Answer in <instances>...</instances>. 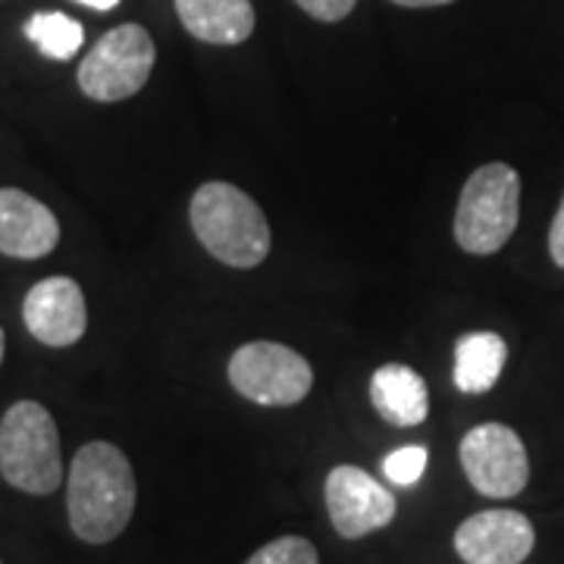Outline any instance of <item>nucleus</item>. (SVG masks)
I'll return each instance as SVG.
<instances>
[{
    "label": "nucleus",
    "mask_w": 564,
    "mask_h": 564,
    "mask_svg": "<svg viewBox=\"0 0 564 564\" xmlns=\"http://www.w3.org/2000/svg\"><path fill=\"white\" fill-rule=\"evenodd\" d=\"M399 7H443V3H455V0H392Z\"/></svg>",
    "instance_id": "obj_21"
},
{
    "label": "nucleus",
    "mask_w": 564,
    "mask_h": 564,
    "mask_svg": "<svg viewBox=\"0 0 564 564\" xmlns=\"http://www.w3.org/2000/svg\"><path fill=\"white\" fill-rule=\"evenodd\" d=\"M533 543V524L511 508L477 511L455 530V552L464 564H524Z\"/></svg>",
    "instance_id": "obj_9"
},
{
    "label": "nucleus",
    "mask_w": 564,
    "mask_h": 564,
    "mask_svg": "<svg viewBox=\"0 0 564 564\" xmlns=\"http://www.w3.org/2000/svg\"><path fill=\"white\" fill-rule=\"evenodd\" d=\"M508 345L499 333H467L455 345V386L467 395H484L502 377Z\"/></svg>",
    "instance_id": "obj_14"
},
{
    "label": "nucleus",
    "mask_w": 564,
    "mask_h": 564,
    "mask_svg": "<svg viewBox=\"0 0 564 564\" xmlns=\"http://www.w3.org/2000/svg\"><path fill=\"white\" fill-rule=\"evenodd\" d=\"M3 348H7V339H3V329H0V364H3Z\"/></svg>",
    "instance_id": "obj_22"
},
{
    "label": "nucleus",
    "mask_w": 564,
    "mask_h": 564,
    "mask_svg": "<svg viewBox=\"0 0 564 564\" xmlns=\"http://www.w3.org/2000/svg\"><path fill=\"white\" fill-rule=\"evenodd\" d=\"M229 383L248 402L289 408L307 399L314 370L289 345L248 343L229 358Z\"/></svg>",
    "instance_id": "obj_6"
},
{
    "label": "nucleus",
    "mask_w": 564,
    "mask_h": 564,
    "mask_svg": "<svg viewBox=\"0 0 564 564\" xmlns=\"http://www.w3.org/2000/svg\"><path fill=\"white\" fill-rule=\"evenodd\" d=\"M192 229L220 263L251 270L270 254V223L251 195L229 182H204L192 195Z\"/></svg>",
    "instance_id": "obj_2"
},
{
    "label": "nucleus",
    "mask_w": 564,
    "mask_h": 564,
    "mask_svg": "<svg viewBox=\"0 0 564 564\" xmlns=\"http://www.w3.org/2000/svg\"><path fill=\"white\" fill-rule=\"evenodd\" d=\"M61 242V223L22 188H0V254L39 261Z\"/></svg>",
    "instance_id": "obj_11"
},
{
    "label": "nucleus",
    "mask_w": 564,
    "mask_h": 564,
    "mask_svg": "<svg viewBox=\"0 0 564 564\" xmlns=\"http://www.w3.org/2000/svg\"><path fill=\"white\" fill-rule=\"evenodd\" d=\"M426 458H430V452L423 445H404L383 462L386 480L395 486H414L426 470Z\"/></svg>",
    "instance_id": "obj_17"
},
{
    "label": "nucleus",
    "mask_w": 564,
    "mask_h": 564,
    "mask_svg": "<svg viewBox=\"0 0 564 564\" xmlns=\"http://www.w3.org/2000/svg\"><path fill=\"white\" fill-rule=\"evenodd\" d=\"M135 474L113 443L82 445L69 467L66 511L82 543L104 545L117 540L135 511Z\"/></svg>",
    "instance_id": "obj_1"
},
{
    "label": "nucleus",
    "mask_w": 564,
    "mask_h": 564,
    "mask_svg": "<svg viewBox=\"0 0 564 564\" xmlns=\"http://www.w3.org/2000/svg\"><path fill=\"white\" fill-rule=\"evenodd\" d=\"M25 39L51 61H73L85 41V29L66 13H35L25 22Z\"/></svg>",
    "instance_id": "obj_15"
},
{
    "label": "nucleus",
    "mask_w": 564,
    "mask_h": 564,
    "mask_svg": "<svg viewBox=\"0 0 564 564\" xmlns=\"http://www.w3.org/2000/svg\"><path fill=\"white\" fill-rule=\"evenodd\" d=\"M549 254H552V261L564 267V198L558 204V214H555V220L549 226Z\"/></svg>",
    "instance_id": "obj_19"
},
{
    "label": "nucleus",
    "mask_w": 564,
    "mask_h": 564,
    "mask_svg": "<svg viewBox=\"0 0 564 564\" xmlns=\"http://www.w3.org/2000/svg\"><path fill=\"white\" fill-rule=\"evenodd\" d=\"M462 467L486 499H514L530 480L524 440L505 423H480L462 440Z\"/></svg>",
    "instance_id": "obj_7"
},
{
    "label": "nucleus",
    "mask_w": 564,
    "mask_h": 564,
    "mask_svg": "<svg viewBox=\"0 0 564 564\" xmlns=\"http://www.w3.org/2000/svg\"><path fill=\"white\" fill-rule=\"evenodd\" d=\"M329 521L343 540H361L395 518V496L355 464H339L326 477Z\"/></svg>",
    "instance_id": "obj_8"
},
{
    "label": "nucleus",
    "mask_w": 564,
    "mask_h": 564,
    "mask_svg": "<svg viewBox=\"0 0 564 564\" xmlns=\"http://www.w3.org/2000/svg\"><path fill=\"white\" fill-rule=\"evenodd\" d=\"M0 564H3V562H0Z\"/></svg>",
    "instance_id": "obj_23"
},
{
    "label": "nucleus",
    "mask_w": 564,
    "mask_h": 564,
    "mask_svg": "<svg viewBox=\"0 0 564 564\" xmlns=\"http://www.w3.org/2000/svg\"><path fill=\"white\" fill-rule=\"evenodd\" d=\"M370 402L392 426H417L430 411L426 383L408 364H383L370 377Z\"/></svg>",
    "instance_id": "obj_12"
},
{
    "label": "nucleus",
    "mask_w": 564,
    "mask_h": 564,
    "mask_svg": "<svg viewBox=\"0 0 564 564\" xmlns=\"http://www.w3.org/2000/svg\"><path fill=\"white\" fill-rule=\"evenodd\" d=\"M295 3L302 7L304 13H311L314 20L339 22L355 10V3H358V0H295Z\"/></svg>",
    "instance_id": "obj_18"
},
{
    "label": "nucleus",
    "mask_w": 564,
    "mask_h": 564,
    "mask_svg": "<svg viewBox=\"0 0 564 564\" xmlns=\"http://www.w3.org/2000/svg\"><path fill=\"white\" fill-rule=\"evenodd\" d=\"M0 474L29 496H51L63 484L61 433L39 402H17L0 421Z\"/></svg>",
    "instance_id": "obj_3"
},
{
    "label": "nucleus",
    "mask_w": 564,
    "mask_h": 564,
    "mask_svg": "<svg viewBox=\"0 0 564 564\" xmlns=\"http://www.w3.org/2000/svg\"><path fill=\"white\" fill-rule=\"evenodd\" d=\"M82 7H91V10H98V13H107V10H113L120 0H76Z\"/></svg>",
    "instance_id": "obj_20"
},
{
    "label": "nucleus",
    "mask_w": 564,
    "mask_h": 564,
    "mask_svg": "<svg viewBox=\"0 0 564 564\" xmlns=\"http://www.w3.org/2000/svg\"><path fill=\"white\" fill-rule=\"evenodd\" d=\"M22 321L41 345L66 348L79 343L88 329V307L79 282L69 276H51L32 285L22 302Z\"/></svg>",
    "instance_id": "obj_10"
},
{
    "label": "nucleus",
    "mask_w": 564,
    "mask_h": 564,
    "mask_svg": "<svg viewBox=\"0 0 564 564\" xmlns=\"http://www.w3.org/2000/svg\"><path fill=\"white\" fill-rule=\"evenodd\" d=\"M158 61L154 39L135 22L117 25L79 63V88L91 101L113 104L139 95Z\"/></svg>",
    "instance_id": "obj_5"
},
{
    "label": "nucleus",
    "mask_w": 564,
    "mask_h": 564,
    "mask_svg": "<svg viewBox=\"0 0 564 564\" xmlns=\"http://www.w3.org/2000/svg\"><path fill=\"white\" fill-rule=\"evenodd\" d=\"M188 35L207 44H242L254 32L251 0H176Z\"/></svg>",
    "instance_id": "obj_13"
},
{
    "label": "nucleus",
    "mask_w": 564,
    "mask_h": 564,
    "mask_svg": "<svg viewBox=\"0 0 564 564\" xmlns=\"http://www.w3.org/2000/svg\"><path fill=\"white\" fill-rule=\"evenodd\" d=\"M245 564H321L317 549L304 536H280L273 543L261 545Z\"/></svg>",
    "instance_id": "obj_16"
},
{
    "label": "nucleus",
    "mask_w": 564,
    "mask_h": 564,
    "mask_svg": "<svg viewBox=\"0 0 564 564\" xmlns=\"http://www.w3.org/2000/svg\"><path fill=\"white\" fill-rule=\"evenodd\" d=\"M521 220V176L508 163H486L464 182L455 242L467 254H496L514 236Z\"/></svg>",
    "instance_id": "obj_4"
}]
</instances>
